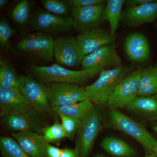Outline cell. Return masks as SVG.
I'll use <instances>...</instances> for the list:
<instances>
[{
	"mask_svg": "<svg viewBox=\"0 0 157 157\" xmlns=\"http://www.w3.org/2000/svg\"><path fill=\"white\" fill-rule=\"evenodd\" d=\"M153 0H128L125 2L126 5L129 7L139 6L145 3L150 2Z\"/></svg>",
	"mask_w": 157,
	"mask_h": 157,
	"instance_id": "34",
	"label": "cell"
},
{
	"mask_svg": "<svg viewBox=\"0 0 157 157\" xmlns=\"http://www.w3.org/2000/svg\"><path fill=\"white\" fill-rule=\"evenodd\" d=\"M120 57L112 44L104 45L85 56L81 62L82 70L98 69L103 71L106 68L121 66Z\"/></svg>",
	"mask_w": 157,
	"mask_h": 157,
	"instance_id": "12",
	"label": "cell"
},
{
	"mask_svg": "<svg viewBox=\"0 0 157 157\" xmlns=\"http://www.w3.org/2000/svg\"><path fill=\"white\" fill-rule=\"evenodd\" d=\"M94 157H108L104 155H97L95 156Z\"/></svg>",
	"mask_w": 157,
	"mask_h": 157,
	"instance_id": "39",
	"label": "cell"
},
{
	"mask_svg": "<svg viewBox=\"0 0 157 157\" xmlns=\"http://www.w3.org/2000/svg\"><path fill=\"white\" fill-rule=\"evenodd\" d=\"M0 149L3 157H31L13 137H1Z\"/></svg>",
	"mask_w": 157,
	"mask_h": 157,
	"instance_id": "25",
	"label": "cell"
},
{
	"mask_svg": "<svg viewBox=\"0 0 157 157\" xmlns=\"http://www.w3.org/2000/svg\"><path fill=\"white\" fill-rule=\"evenodd\" d=\"M42 113L31 108L22 113L7 114L3 117L2 123L9 130L16 132H33L42 134L45 127Z\"/></svg>",
	"mask_w": 157,
	"mask_h": 157,
	"instance_id": "10",
	"label": "cell"
},
{
	"mask_svg": "<svg viewBox=\"0 0 157 157\" xmlns=\"http://www.w3.org/2000/svg\"><path fill=\"white\" fill-rule=\"evenodd\" d=\"M84 57L76 37L63 36L54 39V58L58 64L75 67L81 64Z\"/></svg>",
	"mask_w": 157,
	"mask_h": 157,
	"instance_id": "9",
	"label": "cell"
},
{
	"mask_svg": "<svg viewBox=\"0 0 157 157\" xmlns=\"http://www.w3.org/2000/svg\"><path fill=\"white\" fill-rule=\"evenodd\" d=\"M54 42V39L51 35L38 32L23 38L16 44L15 48L35 58L52 62Z\"/></svg>",
	"mask_w": 157,
	"mask_h": 157,
	"instance_id": "6",
	"label": "cell"
},
{
	"mask_svg": "<svg viewBox=\"0 0 157 157\" xmlns=\"http://www.w3.org/2000/svg\"><path fill=\"white\" fill-rule=\"evenodd\" d=\"M19 90L32 108L42 113L52 110L46 87L42 83L29 76H21Z\"/></svg>",
	"mask_w": 157,
	"mask_h": 157,
	"instance_id": "11",
	"label": "cell"
},
{
	"mask_svg": "<svg viewBox=\"0 0 157 157\" xmlns=\"http://www.w3.org/2000/svg\"><path fill=\"white\" fill-rule=\"evenodd\" d=\"M156 66H157V65H156Z\"/></svg>",
	"mask_w": 157,
	"mask_h": 157,
	"instance_id": "40",
	"label": "cell"
},
{
	"mask_svg": "<svg viewBox=\"0 0 157 157\" xmlns=\"http://www.w3.org/2000/svg\"><path fill=\"white\" fill-rule=\"evenodd\" d=\"M19 77L15 68L6 61L0 62V88L19 89Z\"/></svg>",
	"mask_w": 157,
	"mask_h": 157,
	"instance_id": "24",
	"label": "cell"
},
{
	"mask_svg": "<svg viewBox=\"0 0 157 157\" xmlns=\"http://www.w3.org/2000/svg\"><path fill=\"white\" fill-rule=\"evenodd\" d=\"M73 8L87 7L104 4L103 0H69Z\"/></svg>",
	"mask_w": 157,
	"mask_h": 157,
	"instance_id": "31",
	"label": "cell"
},
{
	"mask_svg": "<svg viewBox=\"0 0 157 157\" xmlns=\"http://www.w3.org/2000/svg\"><path fill=\"white\" fill-rule=\"evenodd\" d=\"M109 117V123L113 128L136 140L143 147L146 154L152 152L157 140L142 124L117 109H110Z\"/></svg>",
	"mask_w": 157,
	"mask_h": 157,
	"instance_id": "3",
	"label": "cell"
},
{
	"mask_svg": "<svg viewBox=\"0 0 157 157\" xmlns=\"http://www.w3.org/2000/svg\"><path fill=\"white\" fill-rule=\"evenodd\" d=\"M45 87L52 108L75 104L88 99L85 89L78 84L52 82L48 83Z\"/></svg>",
	"mask_w": 157,
	"mask_h": 157,
	"instance_id": "8",
	"label": "cell"
},
{
	"mask_svg": "<svg viewBox=\"0 0 157 157\" xmlns=\"http://www.w3.org/2000/svg\"><path fill=\"white\" fill-rule=\"evenodd\" d=\"M132 71V68L121 65L101 71L97 80L85 88L88 99L96 105L107 104L117 86Z\"/></svg>",
	"mask_w": 157,
	"mask_h": 157,
	"instance_id": "1",
	"label": "cell"
},
{
	"mask_svg": "<svg viewBox=\"0 0 157 157\" xmlns=\"http://www.w3.org/2000/svg\"><path fill=\"white\" fill-rule=\"evenodd\" d=\"M41 3L46 11L61 17H69L73 8L69 0H42Z\"/></svg>",
	"mask_w": 157,
	"mask_h": 157,
	"instance_id": "27",
	"label": "cell"
},
{
	"mask_svg": "<svg viewBox=\"0 0 157 157\" xmlns=\"http://www.w3.org/2000/svg\"><path fill=\"white\" fill-rule=\"evenodd\" d=\"M127 109L147 121H157V94L149 96H138Z\"/></svg>",
	"mask_w": 157,
	"mask_h": 157,
	"instance_id": "19",
	"label": "cell"
},
{
	"mask_svg": "<svg viewBox=\"0 0 157 157\" xmlns=\"http://www.w3.org/2000/svg\"><path fill=\"white\" fill-rule=\"evenodd\" d=\"M31 8L29 2L23 0L16 4L11 12L13 21L18 26H25L30 17Z\"/></svg>",
	"mask_w": 157,
	"mask_h": 157,
	"instance_id": "26",
	"label": "cell"
},
{
	"mask_svg": "<svg viewBox=\"0 0 157 157\" xmlns=\"http://www.w3.org/2000/svg\"><path fill=\"white\" fill-rule=\"evenodd\" d=\"M61 120V124L66 133V136L70 140H73L75 138L80 124V120L59 115Z\"/></svg>",
	"mask_w": 157,
	"mask_h": 157,
	"instance_id": "30",
	"label": "cell"
},
{
	"mask_svg": "<svg viewBox=\"0 0 157 157\" xmlns=\"http://www.w3.org/2000/svg\"><path fill=\"white\" fill-rule=\"evenodd\" d=\"M79 155V153L76 148H65L62 149L61 154L60 157H78Z\"/></svg>",
	"mask_w": 157,
	"mask_h": 157,
	"instance_id": "33",
	"label": "cell"
},
{
	"mask_svg": "<svg viewBox=\"0 0 157 157\" xmlns=\"http://www.w3.org/2000/svg\"><path fill=\"white\" fill-rule=\"evenodd\" d=\"M125 2L124 0H108L105 6L104 18L109 23L110 33L113 38L118 27Z\"/></svg>",
	"mask_w": 157,
	"mask_h": 157,
	"instance_id": "23",
	"label": "cell"
},
{
	"mask_svg": "<svg viewBox=\"0 0 157 157\" xmlns=\"http://www.w3.org/2000/svg\"><path fill=\"white\" fill-rule=\"evenodd\" d=\"M11 135L31 157H45L46 142L41 134L33 132H15Z\"/></svg>",
	"mask_w": 157,
	"mask_h": 157,
	"instance_id": "17",
	"label": "cell"
},
{
	"mask_svg": "<svg viewBox=\"0 0 157 157\" xmlns=\"http://www.w3.org/2000/svg\"><path fill=\"white\" fill-rule=\"evenodd\" d=\"M76 38L84 56L102 46L112 44L114 39L111 33L98 28L82 32Z\"/></svg>",
	"mask_w": 157,
	"mask_h": 157,
	"instance_id": "14",
	"label": "cell"
},
{
	"mask_svg": "<svg viewBox=\"0 0 157 157\" xmlns=\"http://www.w3.org/2000/svg\"><path fill=\"white\" fill-rule=\"evenodd\" d=\"M124 19L131 26H138L154 21L157 18V1L129 7L123 15Z\"/></svg>",
	"mask_w": 157,
	"mask_h": 157,
	"instance_id": "16",
	"label": "cell"
},
{
	"mask_svg": "<svg viewBox=\"0 0 157 157\" xmlns=\"http://www.w3.org/2000/svg\"><path fill=\"white\" fill-rule=\"evenodd\" d=\"M144 157H157V156L154 152H151L148 154H146V155Z\"/></svg>",
	"mask_w": 157,
	"mask_h": 157,
	"instance_id": "36",
	"label": "cell"
},
{
	"mask_svg": "<svg viewBox=\"0 0 157 157\" xmlns=\"http://www.w3.org/2000/svg\"><path fill=\"white\" fill-rule=\"evenodd\" d=\"M30 27L38 32L57 35L76 29V24L72 17H61L38 8L31 18Z\"/></svg>",
	"mask_w": 157,
	"mask_h": 157,
	"instance_id": "5",
	"label": "cell"
},
{
	"mask_svg": "<svg viewBox=\"0 0 157 157\" xmlns=\"http://www.w3.org/2000/svg\"><path fill=\"white\" fill-rule=\"evenodd\" d=\"M101 147L109 155L115 157H134L137 151L128 144L115 137H108L101 141Z\"/></svg>",
	"mask_w": 157,
	"mask_h": 157,
	"instance_id": "20",
	"label": "cell"
},
{
	"mask_svg": "<svg viewBox=\"0 0 157 157\" xmlns=\"http://www.w3.org/2000/svg\"><path fill=\"white\" fill-rule=\"evenodd\" d=\"M157 94V67L149 66L141 70L138 96H149Z\"/></svg>",
	"mask_w": 157,
	"mask_h": 157,
	"instance_id": "22",
	"label": "cell"
},
{
	"mask_svg": "<svg viewBox=\"0 0 157 157\" xmlns=\"http://www.w3.org/2000/svg\"><path fill=\"white\" fill-rule=\"evenodd\" d=\"M104 4L97 6L72 8L71 15L76 24V29L81 33L97 28L104 18Z\"/></svg>",
	"mask_w": 157,
	"mask_h": 157,
	"instance_id": "13",
	"label": "cell"
},
{
	"mask_svg": "<svg viewBox=\"0 0 157 157\" xmlns=\"http://www.w3.org/2000/svg\"><path fill=\"white\" fill-rule=\"evenodd\" d=\"M152 151L154 152L156 155L157 156V140L154 146L153 147V148Z\"/></svg>",
	"mask_w": 157,
	"mask_h": 157,
	"instance_id": "38",
	"label": "cell"
},
{
	"mask_svg": "<svg viewBox=\"0 0 157 157\" xmlns=\"http://www.w3.org/2000/svg\"><path fill=\"white\" fill-rule=\"evenodd\" d=\"M103 125L101 114L95 107L81 119L76 140V148L80 157H88Z\"/></svg>",
	"mask_w": 157,
	"mask_h": 157,
	"instance_id": "4",
	"label": "cell"
},
{
	"mask_svg": "<svg viewBox=\"0 0 157 157\" xmlns=\"http://www.w3.org/2000/svg\"><path fill=\"white\" fill-rule=\"evenodd\" d=\"M152 128L155 132L157 134V121L154 123L153 124Z\"/></svg>",
	"mask_w": 157,
	"mask_h": 157,
	"instance_id": "37",
	"label": "cell"
},
{
	"mask_svg": "<svg viewBox=\"0 0 157 157\" xmlns=\"http://www.w3.org/2000/svg\"><path fill=\"white\" fill-rule=\"evenodd\" d=\"M62 149L51 145L50 144H45V157H60Z\"/></svg>",
	"mask_w": 157,
	"mask_h": 157,
	"instance_id": "32",
	"label": "cell"
},
{
	"mask_svg": "<svg viewBox=\"0 0 157 157\" xmlns=\"http://www.w3.org/2000/svg\"><path fill=\"white\" fill-rule=\"evenodd\" d=\"M9 1L8 0H0V9H3L7 6Z\"/></svg>",
	"mask_w": 157,
	"mask_h": 157,
	"instance_id": "35",
	"label": "cell"
},
{
	"mask_svg": "<svg viewBox=\"0 0 157 157\" xmlns=\"http://www.w3.org/2000/svg\"><path fill=\"white\" fill-rule=\"evenodd\" d=\"M42 135L45 141L49 144L67 137L61 124L59 122H56L49 126H46L42 131Z\"/></svg>",
	"mask_w": 157,
	"mask_h": 157,
	"instance_id": "29",
	"label": "cell"
},
{
	"mask_svg": "<svg viewBox=\"0 0 157 157\" xmlns=\"http://www.w3.org/2000/svg\"><path fill=\"white\" fill-rule=\"evenodd\" d=\"M16 34V30L11 26L6 17L0 20V45L3 50L13 51L10 40Z\"/></svg>",
	"mask_w": 157,
	"mask_h": 157,
	"instance_id": "28",
	"label": "cell"
},
{
	"mask_svg": "<svg viewBox=\"0 0 157 157\" xmlns=\"http://www.w3.org/2000/svg\"><path fill=\"white\" fill-rule=\"evenodd\" d=\"M124 48L127 56L132 61L144 63L149 59L150 50L148 42L140 33L129 35L126 39Z\"/></svg>",
	"mask_w": 157,
	"mask_h": 157,
	"instance_id": "18",
	"label": "cell"
},
{
	"mask_svg": "<svg viewBox=\"0 0 157 157\" xmlns=\"http://www.w3.org/2000/svg\"><path fill=\"white\" fill-rule=\"evenodd\" d=\"M94 104L89 99L65 106L52 107V110L58 114L81 120L94 108Z\"/></svg>",
	"mask_w": 157,
	"mask_h": 157,
	"instance_id": "21",
	"label": "cell"
},
{
	"mask_svg": "<svg viewBox=\"0 0 157 157\" xmlns=\"http://www.w3.org/2000/svg\"><path fill=\"white\" fill-rule=\"evenodd\" d=\"M141 70L133 71L118 84L107 101L110 109L126 108L138 96Z\"/></svg>",
	"mask_w": 157,
	"mask_h": 157,
	"instance_id": "7",
	"label": "cell"
},
{
	"mask_svg": "<svg viewBox=\"0 0 157 157\" xmlns=\"http://www.w3.org/2000/svg\"><path fill=\"white\" fill-rule=\"evenodd\" d=\"M30 69L35 77L48 83L67 82L78 84L84 82L102 71L98 69L73 70L58 64L50 66L32 65Z\"/></svg>",
	"mask_w": 157,
	"mask_h": 157,
	"instance_id": "2",
	"label": "cell"
},
{
	"mask_svg": "<svg viewBox=\"0 0 157 157\" xmlns=\"http://www.w3.org/2000/svg\"><path fill=\"white\" fill-rule=\"evenodd\" d=\"M0 106L2 118L7 114L25 112L32 108L19 89L0 88Z\"/></svg>",
	"mask_w": 157,
	"mask_h": 157,
	"instance_id": "15",
	"label": "cell"
}]
</instances>
